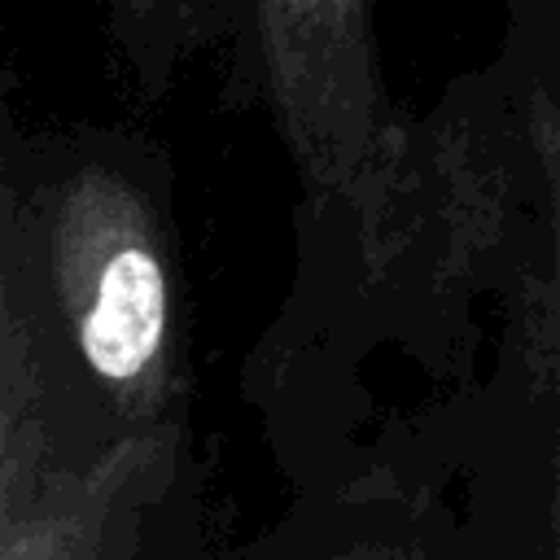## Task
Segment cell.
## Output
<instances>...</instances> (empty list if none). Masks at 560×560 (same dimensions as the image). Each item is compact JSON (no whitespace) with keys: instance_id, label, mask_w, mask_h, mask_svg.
I'll return each mask as SVG.
<instances>
[{"instance_id":"4","label":"cell","mask_w":560,"mask_h":560,"mask_svg":"<svg viewBox=\"0 0 560 560\" xmlns=\"http://www.w3.org/2000/svg\"><path fill=\"white\" fill-rule=\"evenodd\" d=\"M534 144L547 175V223H551V368H556V416H560V118L547 101L534 105Z\"/></svg>"},{"instance_id":"3","label":"cell","mask_w":560,"mask_h":560,"mask_svg":"<svg viewBox=\"0 0 560 560\" xmlns=\"http://www.w3.org/2000/svg\"><path fill=\"white\" fill-rule=\"evenodd\" d=\"M0 184V560H109L122 508L158 468L171 429H122L83 459L48 438L44 354Z\"/></svg>"},{"instance_id":"5","label":"cell","mask_w":560,"mask_h":560,"mask_svg":"<svg viewBox=\"0 0 560 560\" xmlns=\"http://www.w3.org/2000/svg\"><path fill=\"white\" fill-rule=\"evenodd\" d=\"M131 4H140V9H149V4H158V0H131Z\"/></svg>"},{"instance_id":"1","label":"cell","mask_w":560,"mask_h":560,"mask_svg":"<svg viewBox=\"0 0 560 560\" xmlns=\"http://www.w3.org/2000/svg\"><path fill=\"white\" fill-rule=\"evenodd\" d=\"M52 293L70 346L122 429H162L175 389V276L149 197L83 166L48 206Z\"/></svg>"},{"instance_id":"2","label":"cell","mask_w":560,"mask_h":560,"mask_svg":"<svg viewBox=\"0 0 560 560\" xmlns=\"http://www.w3.org/2000/svg\"><path fill=\"white\" fill-rule=\"evenodd\" d=\"M262 79L306 184L381 249L402 192L407 136L381 83L372 0H258Z\"/></svg>"}]
</instances>
